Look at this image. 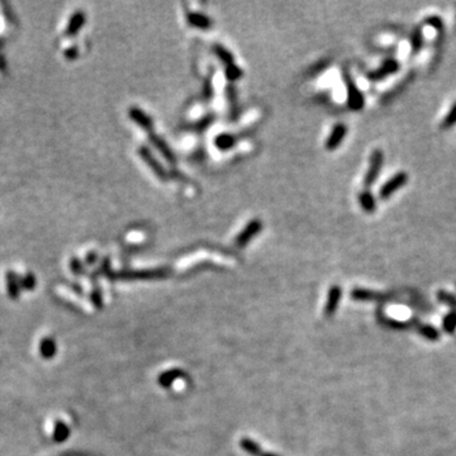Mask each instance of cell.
<instances>
[{"instance_id": "cell-13", "label": "cell", "mask_w": 456, "mask_h": 456, "mask_svg": "<svg viewBox=\"0 0 456 456\" xmlns=\"http://www.w3.org/2000/svg\"><path fill=\"white\" fill-rule=\"evenodd\" d=\"M70 436V428L64 421L59 420L54 424V431H52V439L55 442H65Z\"/></svg>"}, {"instance_id": "cell-29", "label": "cell", "mask_w": 456, "mask_h": 456, "mask_svg": "<svg viewBox=\"0 0 456 456\" xmlns=\"http://www.w3.org/2000/svg\"><path fill=\"white\" fill-rule=\"evenodd\" d=\"M95 261H97L95 252H89V254L86 255V263H88V265H93Z\"/></svg>"}, {"instance_id": "cell-30", "label": "cell", "mask_w": 456, "mask_h": 456, "mask_svg": "<svg viewBox=\"0 0 456 456\" xmlns=\"http://www.w3.org/2000/svg\"><path fill=\"white\" fill-rule=\"evenodd\" d=\"M261 456H279V455H276V454H270V452H263V454H261Z\"/></svg>"}, {"instance_id": "cell-24", "label": "cell", "mask_w": 456, "mask_h": 456, "mask_svg": "<svg viewBox=\"0 0 456 456\" xmlns=\"http://www.w3.org/2000/svg\"><path fill=\"white\" fill-rule=\"evenodd\" d=\"M90 300H91V303H93L94 307L98 308V309H100V308L103 307V294H102V291H100L99 288H94L93 291H91Z\"/></svg>"}, {"instance_id": "cell-21", "label": "cell", "mask_w": 456, "mask_h": 456, "mask_svg": "<svg viewBox=\"0 0 456 456\" xmlns=\"http://www.w3.org/2000/svg\"><path fill=\"white\" fill-rule=\"evenodd\" d=\"M36 284H37L36 276H34L32 273H27L25 276L20 278V288H22L23 291H33V289L36 288Z\"/></svg>"}, {"instance_id": "cell-27", "label": "cell", "mask_w": 456, "mask_h": 456, "mask_svg": "<svg viewBox=\"0 0 456 456\" xmlns=\"http://www.w3.org/2000/svg\"><path fill=\"white\" fill-rule=\"evenodd\" d=\"M70 270L73 271L75 275H83L84 273V266L83 263L80 262V260H78L76 257L70 260Z\"/></svg>"}, {"instance_id": "cell-2", "label": "cell", "mask_w": 456, "mask_h": 456, "mask_svg": "<svg viewBox=\"0 0 456 456\" xmlns=\"http://www.w3.org/2000/svg\"><path fill=\"white\" fill-rule=\"evenodd\" d=\"M165 276H167V271L163 269H155V270L122 271L113 275V278H119L123 280H147V279H161Z\"/></svg>"}, {"instance_id": "cell-28", "label": "cell", "mask_w": 456, "mask_h": 456, "mask_svg": "<svg viewBox=\"0 0 456 456\" xmlns=\"http://www.w3.org/2000/svg\"><path fill=\"white\" fill-rule=\"evenodd\" d=\"M65 56L67 57L68 60H74L76 56H78V49L74 46L70 47V49H67L65 51Z\"/></svg>"}, {"instance_id": "cell-22", "label": "cell", "mask_w": 456, "mask_h": 456, "mask_svg": "<svg viewBox=\"0 0 456 456\" xmlns=\"http://www.w3.org/2000/svg\"><path fill=\"white\" fill-rule=\"evenodd\" d=\"M233 143H234V137L232 136V134L225 133L221 134V136H218L217 138H215V145H217V147H220L221 150H227Z\"/></svg>"}, {"instance_id": "cell-23", "label": "cell", "mask_w": 456, "mask_h": 456, "mask_svg": "<svg viewBox=\"0 0 456 456\" xmlns=\"http://www.w3.org/2000/svg\"><path fill=\"white\" fill-rule=\"evenodd\" d=\"M340 298V289L339 288H332L331 292H329V297H328V304H327V313H331L332 310L336 308L337 304V300Z\"/></svg>"}, {"instance_id": "cell-3", "label": "cell", "mask_w": 456, "mask_h": 456, "mask_svg": "<svg viewBox=\"0 0 456 456\" xmlns=\"http://www.w3.org/2000/svg\"><path fill=\"white\" fill-rule=\"evenodd\" d=\"M407 181H408L407 173H404V171L398 173L397 175H394L393 178L389 179V180L380 188V190H379V197H380V199L386 200L388 199V198H391L395 191L399 190L402 186H404L405 184H407Z\"/></svg>"}, {"instance_id": "cell-5", "label": "cell", "mask_w": 456, "mask_h": 456, "mask_svg": "<svg viewBox=\"0 0 456 456\" xmlns=\"http://www.w3.org/2000/svg\"><path fill=\"white\" fill-rule=\"evenodd\" d=\"M346 86H347V100H349V105L351 109L358 110L363 108L364 105V97L361 94V91L358 90V88L355 85L354 81L347 76L346 78Z\"/></svg>"}, {"instance_id": "cell-16", "label": "cell", "mask_w": 456, "mask_h": 456, "mask_svg": "<svg viewBox=\"0 0 456 456\" xmlns=\"http://www.w3.org/2000/svg\"><path fill=\"white\" fill-rule=\"evenodd\" d=\"M188 22L191 26L197 28H202V30H207L210 27V19L204 14H200V13H189L188 14Z\"/></svg>"}, {"instance_id": "cell-19", "label": "cell", "mask_w": 456, "mask_h": 456, "mask_svg": "<svg viewBox=\"0 0 456 456\" xmlns=\"http://www.w3.org/2000/svg\"><path fill=\"white\" fill-rule=\"evenodd\" d=\"M214 51L215 55L218 56V59H220L222 62H225L226 65L228 66L233 64V56H232V54L226 49V47L221 46V44H215Z\"/></svg>"}, {"instance_id": "cell-15", "label": "cell", "mask_w": 456, "mask_h": 456, "mask_svg": "<svg viewBox=\"0 0 456 456\" xmlns=\"http://www.w3.org/2000/svg\"><path fill=\"white\" fill-rule=\"evenodd\" d=\"M358 202H360L361 208H363L365 212L373 213L376 209V202L375 198L369 190L361 191L360 196H358Z\"/></svg>"}, {"instance_id": "cell-26", "label": "cell", "mask_w": 456, "mask_h": 456, "mask_svg": "<svg viewBox=\"0 0 456 456\" xmlns=\"http://www.w3.org/2000/svg\"><path fill=\"white\" fill-rule=\"evenodd\" d=\"M421 46H422V34L421 31L417 30L412 37V52L413 54H417L420 51Z\"/></svg>"}, {"instance_id": "cell-9", "label": "cell", "mask_w": 456, "mask_h": 456, "mask_svg": "<svg viewBox=\"0 0 456 456\" xmlns=\"http://www.w3.org/2000/svg\"><path fill=\"white\" fill-rule=\"evenodd\" d=\"M138 152H139V156H141L142 159L146 161L147 165H149L150 167L155 171V174H156L157 176H160L161 179H166V176L167 175H166V173H165V169H163L162 166L157 162V160L152 156L151 152H150L146 147H141V149L138 150Z\"/></svg>"}, {"instance_id": "cell-10", "label": "cell", "mask_w": 456, "mask_h": 456, "mask_svg": "<svg viewBox=\"0 0 456 456\" xmlns=\"http://www.w3.org/2000/svg\"><path fill=\"white\" fill-rule=\"evenodd\" d=\"M38 351L39 354H41V356L46 358V360L54 358L57 352L56 341H55L52 337H44V339H42L41 341H39Z\"/></svg>"}, {"instance_id": "cell-14", "label": "cell", "mask_w": 456, "mask_h": 456, "mask_svg": "<svg viewBox=\"0 0 456 456\" xmlns=\"http://www.w3.org/2000/svg\"><path fill=\"white\" fill-rule=\"evenodd\" d=\"M84 23H85V14L83 12H76L71 17L70 22L66 27V36H74V34L78 33L79 30L84 26Z\"/></svg>"}, {"instance_id": "cell-7", "label": "cell", "mask_w": 456, "mask_h": 456, "mask_svg": "<svg viewBox=\"0 0 456 456\" xmlns=\"http://www.w3.org/2000/svg\"><path fill=\"white\" fill-rule=\"evenodd\" d=\"M7 283V293L10 299H18L20 295V278H18L14 271H8L5 276Z\"/></svg>"}, {"instance_id": "cell-20", "label": "cell", "mask_w": 456, "mask_h": 456, "mask_svg": "<svg viewBox=\"0 0 456 456\" xmlns=\"http://www.w3.org/2000/svg\"><path fill=\"white\" fill-rule=\"evenodd\" d=\"M455 125H456V103L452 105V108L450 109V112L447 113L446 117L442 119L441 128L442 130H449V128L454 127Z\"/></svg>"}, {"instance_id": "cell-11", "label": "cell", "mask_w": 456, "mask_h": 456, "mask_svg": "<svg viewBox=\"0 0 456 456\" xmlns=\"http://www.w3.org/2000/svg\"><path fill=\"white\" fill-rule=\"evenodd\" d=\"M185 376V373L180 369H171V370L165 371L159 376V384L163 388H170L171 384L178 379H181Z\"/></svg>"}, {"instance_id": "cell-17", "label": "cell", "mask_w": 456, "mask_h": 456, "mask_svg": "<svg viewBox=\"0 0 456 456\" xmlns=\"http://www.w3.org/2000/svg\"><path fill=\"white\" fill-rule=\"evenodd\" d=\"M151 139H152V142H154L155 146H156L157 149H159V151L161 152L163 156H165V159L167 160V161H170V162L175 161V157H174L173 152L170 151V149H169V147H167V145H166L165 142H163L162 139L160 138V137L155 136L154 133H151Z\"/></svg>"}, {"instance_id": "cell-8", "label": "cell", "mask_w": 456, "mask_h": 456, "mask_svg": "<svg viewBox=\"0 0 456 456\" xmlns=\"http://www.w3.org/2000/svg\"><path fill=\"white\" fill-rule=\"evenodd\" d=\"M398 68H399V65H398V62L395 61V60H388V61L384 62L378 70L369 74V78L373 79V80H381V79L387 78V76H389L391 74L397 73Z\"/></svg>"}, {"instance_id": "cell-1", "label": "cell", "mask_w": 456, "mask_h": 456, "mask_svg": "<svg viewBox=\"0 0 456 456\" xmlns=\"http://www.w3.org/2000/svg\"><path fill=\"white\" fill-rule=\"evenodd\" d=\"M383 161H384V155L383 152H381V150L379 149L374 150L370 157V163H369L368 173H366L365 178H364V186H365L366 189L370 188V186L376 181V179H378L379 176V173H380L381 170V166H383Z\"/></svg>"}, {"instance_id": "cell-18", "label": "cell", "mask_w": 456, "mask_h": 456, "mask_svg": "<svg viewBox=\"0 0 456 456\" xmlns=\"http://www.w3.org/2000/svg\"><path fill=\"white\" fill-rule=\"evenodd\" d=\"M239 445H241L242 450H245L247 454H250L252 456H261V454H262V452H261L259 444H257V442H255L254 440L242 439L241 442H239Z\"/></svg>"}, {"instance_id": "cell-12", "label": "cell", "mask_w": 456, "mask_h": 456, "mask_svg": "<svg viewBox=\"0 0 456 456\" xmlns=\"http://www.w3.org/2000/svg\"><path fill=\"white\" fill-rule=\"evenodd\" d=\"M130 117L137 123V125L141 126L142 128H145V130L147 131L151 130L152 121L150 119V117L146 114V113L142 112V110L138 109V108H131Z\"/></svg>"}, {"instance_id": "cell-25", "label": "cell", "mask_w": 456, "mask_h": 456, "mask_svg": "<svg viewBox=\"0 0 456 456\" xmlns=\"http://www.w3.org/2000/svg\"><path fill=\"white\" fill-rule=\"evenodd\" d=\"M226 75H227L229 80H236V79H238L239 76L242 75V71L239 70V67H237L236 65L232 64L226 66Z\"/></svg>"}, {"instance_id": "cell-6", "label": "cell", "mask_w": 456, "mask_h": 456, "mask_svg": "<svg viewBox=\"0 0 456 456\" xmlns=\"http://www.w3.org/2000/svg\"><path fill=\"white\" fill-rule=\"evenodd\" d=\"M346 133H347V128L345 125L339 123V125L334 126L333 130H332V132H331V134H329L328 138H327L326 149L329 150V151H331V150L337 149V147L341 145L342 139L346 137Z\"/></svg>"}, {"instance_id": "cell-4", "label": "cell", "mask_w": 456, "mask_h": 456, "mask_svg": "<svg viewBox=\"0 0 456 456\" xmlns=\"http://www.w3.org/2000/svg\"><path fill=\"white\" fill-rule=\"evenodd\" d=\"M262 228V223L259 220H254L245 227L244 231L237 236L236 245L238 247H245Z\"/></svg>"}]
</instances>
